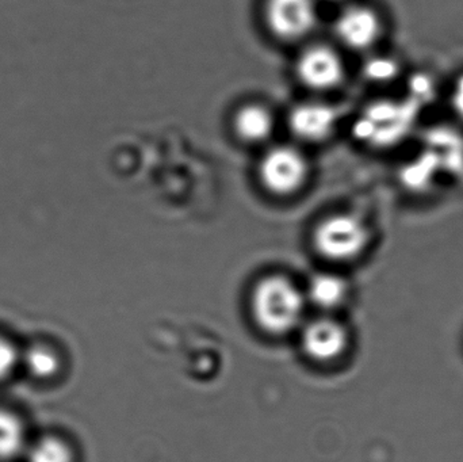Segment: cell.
Wrapping results in <instances>:
<instances>
[{
	"mask_svg": "<svg viewBox=\"0 0 463 462\" xmlns=\"http://www.w3.org/2000/svg\"><path fill=\"white\" fill-rule=\"evenodd\" d=\"M304 308V296L283 277L263 279L253 292L255 319L271 334H285L296 328L301 322Z\"/></svg>",
	"mask_w": 463,
	"mask_h": 462,
	"instance_id": "obj_1",
	"label": "cell"
},
{
	"mask_svg": "<svg viewBox=\"0 0 463 462\" xmlns=\"http://www.w3.org/2000/svg\"><path fill=\"white\" fill-rule=\"evenodd\" d=\"M370 240V228L354 214L329 217L318 225L315 233L317 251L335 262H350L361 257Z\"/></svg>",
	"mask_w": 463,
	"mask_h": 462,
	"instance_id": "obj_2",
	"label": "cell"
},
{
	"mask_svg": "<svg viewBox=\"0 0 463 462\" xmlns=\"http://www.w3.org/2000/svg\"><path fill=\"white\" fill-rule=\"evenodd\" d=\"M307 160L291 146H277L264 155L260 178L264 186L275 194L297 192L307 179Z\"/></svg>",
	"mask_w": 463,
	"mask_h": 462,
	"instance_id": "obj_3",
	"label": "cell"
},
{
	"mask_svg": "<svg viewBox=\"0 0 463 462\" xmlns=\"http://www.w3.org/2000/svg\"><path fill=\"white\" fill-rule=\"evenodd\" d=\"M266 19L277 37L293 41L309 34L317 13L313 0H267Z\"/></svg>",
	"mask_w": 463,
	"mask_h": 462,
	"instance_id": "obj_4",
	"label": "cell"
},
{
	"mask_svg": "<svg viewBox=\"0 0 463 462\" xmlns=\"http://www.w3.org/2000/svg\"><path fill=\"white\" fill-rule=\"evenodd\" d=\"M335 33L340 42L353 51L374 48L383 35V22L373 8L350 5L335 22Z\"/></svg>",
	"mask_w": 463,
	"mask_h": 462,
	"instance_id": "obj_5",
	"label": "cell"
},
{
	"mask_svg": "<svg viewBox=\"0 0 463 462\" xmlns=\"http://www.w3.org/2000/svg\"><path fill=\"white\" fill-rule=\"evenodd\" d=\"M299 80L313 90H331L342 83L345 65L334 49L317 45L302 52L297 61Z\"/></svg>",
	"mask_w": 463,
	"mask_h": 462,
	"instance_id": "obj_6",
	"label": "cell"
},
{
	"mask_svg": "<svg viewBox=\"0 0 463 462\" xmlns=\"http://www.w3.org/2000/svg\"><path fill=\"white\" fill-rule=\"evenodd\" d=\"M302 344L313 360H336L347 349V330L332 319L315 320L305 328Z\"/></svg>",
	"mask_w": 463,
	"mask_h": 462,
	"instance_id": "obj_7",
	"label": "cell"
},
{
	"mask_svg": "<svg viewBox=\"0 0 463 462\" xmlns=\"http://www.w3.org/2000/svg\"><path fill=\"white\" fill-rule=\"evenodd\" d=\"M336 113L323 103H304L291 111L288 124L294 135L305 141H321L334 132Z\"/></svg>",
	"mask_w": 463,
	"mask_h": 462,
	"instance_id": "obj_8",
	"label": "cell"
},
{
	"mask_svg": "<svg viewBox=\"0 0 463 462\" xmlns=\"http://www.w3.org/2000/svg\"><path fill=\"white\" fill-rule=\"evenodd\" d=\"M30 439L21 417L0 407V462L21 461Z\"/></svg>",
	"mask_w": 463,
	"mask_h": 462,
	"instance_id": "obj_9",
	"label": "cell"
},
{
	"mask_svg": "<svg viewBox=\"0 0 463 462\" xmlns=\"http://www.w3.org/2000/svg\"><path fill=\"white\" fill-rule=\"evenodd\" d=\"M61 360L53 347L33 344L21 350L19 368L35 380H51L59 373Z\"/></svg>",
	"mask_w": 463,
	"mask_h": 462,
	"instance_id": "obj_10",
	"label": "cell"
},
{
	"mask_svg": "<svg viewBox=\"0 0 463 462\" xmlns=\"http://www.w3.org/2000/svg\"><path fill=\"white\" fill-rule=\"evenodd\" d=\"M234 129L242 140L259 143L271 135L274 118L263 106H245L234 118Z\"/></svg>",
	"mask_w": 463,
	"mask_h": 462,
	"instance_id": "obj_11",
	"label": "cell"
},
{
	"mask_svg": "<svg viewBox=\"0 0 463 462\" xmlns=\"http://www.w3.org/2000/svg\"><path fill=\"white\" fill-rule=\"evenodd\" d=\"M24 462H76V455L70 442L56 434H43L30 439Z\"/></svg>",
	"mask_w": 463,
	"mask_h": 462,
	"instance_id": "obj_12",
	"label": "cell"
},
{
	"mask_svg": "<svg viewBox=\"0 0 463 462\" xmlns=\"http://www.w3.org/2000/svg\"><path fill=\"white\" fill-rule=\"evenodd\" d=\"M347 295V282L335 274H318L307 288L309 300L323 309L336 308L345 300Z\"/></svg>",
	"mask_w": 463,
	"mask_h": 462,
	"instance_id": "obj_13",
	"label": "cell"
},
{
	"mask_svg": "<svg viewBox=\"0 0 463 462\" xmlns=\"http://www.w3.org/2000/svg\"><path fill=\"white\" fill-rule=\"evenodd\" d=\"M21 350L7 336L0 335V382L7 380L19 368Z\"/></svg>",
	"mask_w": 463,
	"mask_h": 462,
	"instance_id": "obj_14",
	"label": "cell"
},
{
	"mask_svg": "<svg viewBox=\"0 0 463 462\" xmlns=\"http://www.w3.org/2000/svg\"><path fill=\"white\" fill-rule=\"evenodd\" d=\"M394 62L388 61V60H374L367 65V75L372 79H388L396 73V67Z\"/></svg>",
	"mask_w": 463,
	"mask_h": 462,
	"instance_id": "obj_15",
	"label": "cell"
},
{
	"mask_svg": "<svg viewBox=\"0 0 463 462\" xmlns=\"http://www.w3.org/2000/svg\"><path fill=\"white\" fill-rule=\"evenodd\" d=\"M450 100L454 113L463 122V75L459 76L454 83Z\"/></svg>",
	"mask_w": 463,
	"mask_h": 462,
	"instance_id": "obj_16",
	"label": "cell"
}]
</instances>
